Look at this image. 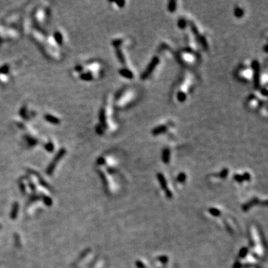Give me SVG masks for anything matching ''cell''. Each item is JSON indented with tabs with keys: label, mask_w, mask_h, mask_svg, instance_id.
<instances>
[{
	"label": "cell",
	"mask_w": 268,
	"mask_h": 268,
	"mask_svg": "<svg viewBox=\"0 0 268 268\" xmlns=\"http://www.w3.org/2000/svg\"><path fill=\"white\" fill-rule=\"evenodd\" d=\"M196 87V78L189 70L182 72L171 90V98L177 104H183L188 100Z\"/></svg>",
	"instance_id": "obj_1"
},
{
	"label": "cell",
	"mask_w": 268,
	"mask_h": 268,
	"mask_svg": "<svg viewBox=\"0 0 268 268\" xmlns=\"http://www.w3.org/2000/svg\"><path fill=\"white\" fill-rule=\"evenodd\" d=\"M138 98L139 93L136 88L124 87L121 89L115 95V106L122 110L129 108L137 102Z\"/></svg>",
	"instance_id": "obj_2"
},
{
	"label": "cell",
	"mask_w": 268,
	"mask_h": 268,
	"mask_svg": "<svg viewBox=\"0 0 268 268\" xmlns=\"http://www.w3.org/2000/svg\"><path fill=\"white\" fill-rule=\"evenodd\" d=\"M246 106L253 111H261L263 113L264 110L267 111V98H264L258 91L251 93L246 100Z\"/></svg>",
	"instance_id": "obj_3"
},
{
	"label": "cell",
	"mask_w": 268,
	"mask_h": 268,
	"mask_svg": "<svg viewBox=\"0 0 268 268\" xmlns=\"http://www.w3.org/2000/svg\"><path fill=\"white\" fill-rule=\"evenodd\" d=\"M236 78L244 84H253L254 71L251 63H243L237 67L235 72Z\"/></svg>",
	"instance_id": "obj_4"
},
{
	"label": "cell",
	"mask_w": 268,
	"mask_h": 268,
	"mask_svg": "<svg viewBox=\"0 0 268 268\" xmlns=\"http://www.w3.org/2000/svg\"><path fill=\"white\" fill-rule=\"evenodd\" d=\"M163 54H161L159 51H158L157 54H156L153 58L150 60L148 65L144 71H142V75H141V79L143 80H148V79L151 78L153 75L155 74L158 68L161 66L162 59V57Z\"/></svg>",
	"instance_id": "obj_5"
},
{
	"label": "cell",
	"mask_w": 268,
	"mask_h": 268,
	"mask_svg": "<svg viewBox=\"0 0 268 268\" xmlns=\"http://www.w3.org/2000/svg\"><path fill=\"white\" fill-rule=\"evenodd\" d=\"M175 129V124L173 122L168 121V122L161 123V124H157L155 126L152 130L151 133L153 136L156 137L168 135L171 133H173V131Z\"/></svg>",
	"instance_id": "obj_6"
},
{
	"label": "cell",
	"mask_w": 268,
	"mask_h": 268,
	"mask_svg": "<svg viewBox=\"0 0 268 268\" xmlns=\"http://www.w3.org/2000/svg\"><path fill=\"white\" fill-rule=\"evenodd\" d=\"M245 15V10L244 8L241 5H236L234 8V16L238 19L243 18Z\"/></svg>",
	"instance_id": "obj_7"
},
{
	"label": "cell",
	"mask_w": 268,
	"mask_h": 268,
	"mask_svg": "<svg viewBox=\"0 0 268 268\" xmlns=\"http://www.w3.org/2000/svg\"><path fill=\"white\" fill-rule=\"evenodd\" d=\"M44 118H45V121H47L48 122L51 123V124H59L60 123V121L59 120V119H58V118H56L55 116H54V115H52L46 114V115H45Z\"/></svg>",
	"instance_id": "obj_8"
},
{
	"label": "cell",
	"mask_w": 268,
	"mask_h": 268,
	"mask_svg": "<svg viewBox=\"0 0 268 268\" xmlns=\"http://www.w3.org/2000/svg\"><path fill=\"white\" fill-rule=\"evenodd\" d=\"M178 4H179V2L177 1H171L168 2V11L171 13H174L175 11H177V8H178Z\"/></svg>",
	"instance_id": "obj_9"
},
{
	"label": "cell",
	"mask_w": 268,
	"mask_h": 268,
	"mask_svg": "<svg viewBox=\"0 0 268 268\" xmlns=\"http://www.w3.org/2000/svg\"><path fill=\"white\" fill-rule=\"evenodd\" d=\"M54 39L57 42H58V43H59L60 45H61L62 43H63V37H62V34H60V32H55L54 33Z\"/></svg>",
	"instance_id": "obj_10"
},
{
	"label": "cell",
	"mask_w": 268,
	"mask_h": 268,
	"mask_svg": "<svg viewBox=\"0 0 268 268\" xmlns=\"http://www.w3.org/2000/svg\"><path fill=\"white\" fill-rule=\"evenodd\" d=\"M9 71V67L8 65H5L0 68V73L1 74H8Z\"/></svg>",
	"instance_id": "obj_11"
}]
</instances>
